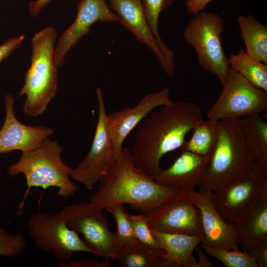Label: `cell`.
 <instances>
[{"label": "cell", "instance_id": "d590c367", "mask_svg": "<svg viewBox=\"0 0 267 267\" xmlns=\"http://www.w3.org/2000/svg\"><path fill=\"white\" fill-rule=\"evenodd\" d=\"M198 256V261L196 262L195 267H214L215 266L211 263L206 258L205 254L201 249H195Z\"/></svg>", "mask_w": 267, "mask_h": 267}, {"label": "cell", "instance_id": "52a82bcc", "mask_svg": "<svg viewBox=\"0 0 267 267\" xmlns=\"http://www.w3.org/2000/svg\"><path fill=\"white\" fill-rule=\"evenodd\" d=\"M27 227L35 245L62 262L70 260L76 252L94 254L79 234L68 226L61 211L34 214L28 220Z\"/></svg>", "mask_w": 267, "mask_h": 267}, {"label": "cell", "instance_id": "5bb4252c", "mask_svg": "<svg viewBox=\"0 0 267 267\" xmlns=\"http://www.w3.org/2000/svg\"><path fill=\"white\" fill-rule=\"evenodd\" d=\"M77 8L74 21L59 37L55 46L54 62L57 68L64 64L65 56L71 48L90 32L92 24L98 21H120L106 0H81L77 3Z\"/></svg>", "mask_w": 267, "mask_h": 267}, {"label": "cell", "instance_id": "f546056e", "mask_svg": "<svg viewBox=\"0 0 267 267\" xmlns=\"http://www.w3.org/2000/svg\"><path fill=\"white\" fill-rule=\"evenodd\" d=\"M27 247L24 236L20 233H11L0 229V255L15 258L22 254Z\"/></svg>", "mask_w": 267, "mask_h": 267}, {"label": "cell", "instance_id": "e0dca14e", "mask_svg": "<svg viewBox=\"0 0 267 267\" xmlns=\"http://www.w3.org/2000/svg\"><path fill=\"white\" fill-rule=\"evenodd\" d=\"M211 194V192L200 190L191 193L201 215L203 233L201 244L240 250L234 224L225 222L221 217L212 202Z\"/></svg>", "mask_w": 267, "mask_h": 267}, {"label": "cell", "instance_id": "ac0fdd59", "mask_svg": "<svg viewBox=\"0 0 267 267\" xmlns=\"http://www.w3.org/2000/svg\"><path fill=\"white\" fill-rule=\"evenodd\" d=\"M209 159L187 151L167 169H161L155 178L159 184L184 193L191 194L201 183Z\"/></svg>", "mask_w": 267, "mask_h": 267}, {"label": "cell", "instance_id": "7a4b0ae2", "mask_svg": "<svg viewBox=\"0 0 267 267\" xmlns=\"http://www.w3.org/2000/svg\"><path fill=\"white\" fill-rule=\"evenodd\" d=\"M99 182L98 189L89 202L102 210L115 204H128L149 215L181 193L159 184L137 168L131 151L124 147Z\"/></svg>", "mask_w": 267, "mask_h": 267}, {"label": "cell", "instance_id": "44dd1931", "mask_svg": "<svg viewBox=\"0 0 267 267\" xmlns=\"http://www.w3.org/2000/svg\"><path fill=\"white\" fill-rule=\"evenodd\" d=\"M242 135L247 147L258 164L267 168V121L260 114L240 119Z\"/></svg>", "mask_w": 267, "mask_h": 267}, {"label": "cell", "instance_id": "2e32d148", "mask_svg": "<svg viewBox=\"0 0 267 267\" xmlns=\"http://www.w3.org/2000/svg\"><path fill=\"white\" fill-rule=\"evenodd\" d=\"M173 101L167 88L147 94L134 107H127L108 114L113 137L114 160L123 147L129 134L149 113L155 108Z\"/></svg>", "mask_w": 267, "mask_h": 267}, {"label": "cell", "instance_id": "e575fe53", "mask_svg": "<svg viewBox=\"0 0 267 267\" xmlns=\"http://www.w3.org/2000/svg\"><path fill=\"white\" fill-rule=\"evenodd\" d=\"M51 0H34L29 3V9L33 17H36L41 10L46 6Z\"/></svg>", "mask_w": 267, "mask_h": 267}, {"label": "cell", "instance_id": "603a6c76", "mask_svg": "<svg viewBox=\"0 0 267 267\" xmlns=\"http://www.w3.org/2000/svg\"><path fill=\"white\" fill-rule=\"evenodd\" d=\"M116 260L121 267H172L165 251L153 250L138 240L118 248Z\"/></svg>", "mask_w": 267, "mask_h": 267}, {"label": "cell", "instance_id": "d4e9b609", "mask_svg": "<svg viewBox=\"0 0 267 267\" xmlns=\"http://www.w3.org/2000/svg\"><path fill=\"white\" fill-rule=\"evenodd\" d=\"M227 60L231 69L255 87L267 91V64L252 58L242 48Z\"/></svg>", "mask_w": 267, "mask_h": 267}, {"label": "cell", "instance_id": "4dcf8cb0", "mask_svg": "<svg viewBox=\"0 0 267 267\" xmlns=\"http://www.w3.org/2000/svg\"><path fill=\"white\" fill-rule=\"evenodd\" d=\"M56 267H111V266L108 260L104 259V261L100 262L94 259L82 260H71V259L61 262L56 265Z\"/></svg>", "mask_w": 267, "mask_h": 267}, {"label": "cell", "instance_id": "6da1fadb", "mask_svg": "<svg viewBox=\"0 0 267 267\" xmlns=\"http://www.w3.org/2000/svg\"><path fill=\"white\" fill-rule=\"evenodd\" d=\"M203 119L198 105L181 100L173 101L153 112L135 135L131 151L135 166L155 179L161 169V158L180 149L186 135Z\"/></svg>", "mask_w": 267, "mask_h": 267}, {"label": "cell", "instance_id": "30bf717a", "mask_svg": "<svg viewBox=\"0 0 267 267\" xmlns=\"http://www.w3.org/2000/svg\"><path fill=\"white\" fill-rule=\"evenodd\" d=\"M102 209L89 202L65 206L61 211L68 226L84 237V241L95 255L116 260L115 235L109 228Z\"/></svg>", "mask_w": 267, "mask_h": 267}, {"label": "cell", "instance_id": "d6a6232c", "mask_svg": "<svg viewBox=\"0 0 267 267\" xmlns=\"http://www.w3.org/2000/svg\"><path fill=\"white\" fill-rule=\"evenodd\" d=\"M248 252L253 258L258 267H267V240L257 245Z\"/></svg>", "mask_w": 267, "mask_h": 267}, {"label": "cell", "instance_id": "9c48e42d", "mask_svg": "<svg viewBox=\"0 0 267 267\" xmlns=\"http://www.w3.org/2000/svg\"><path fill=\"white\" fill-rule=\"evenodd\" d=\"M96 94L98 116L92 144L83 160L71 168L70 173L73 179L89 190L93 189L114 160L111 126L100 88H96Z\"/></svg>", "mask_w": 267, "mask_h": 267}, {"label": "cell", "instance_id": "83f0119b", "mask_svg": "<svg viewBox=\"0 0 267 267\" xmlns=\"http://www.w3.org/2000/svg\"><path fill=\"white\" fill-rule=\"evenodd\" d=\"M144 15L152 35L162 44H165L160 36L158 21L162 11L171 6L175 0H140Z\"/></svg>", "mask_w": 267, "mask_h": 267}, {"label": "cell", "instance_id": "9a60e30c", "mask_svg": "<svg viewBox=\"0 0 267 267\" xmlns=\"http://www.w3.org/2000/svg\"><path fill=\"white\" fill-rule=\"evenodd\" d=\"M14 102L15 98L11 94L5 96V115L0 130V154L15 150L23 152L34 149L54 133L48 126H30L20 122L15 114Z\"/></svg>", "mask_w": 267, "mask_h": 267}, {"label": "cell", "instance_id": "8fae6325", "mask_svg": "<svg viewBox=\"0 0 267 267\" xmlns=\"http://www.w3.org/2000/svg\"><path fill=\"white\" fill-rule=\"evenodd\" d=\"M147 217L151 230L168 233L203 235L200 213L191 194L180 193Z\"/></svg>", "mask_w": 267, "mask_h": 267}, {"label": "cell", "instance_id": "484cf974", "mask_svg": "<svg viewBox=\"0 0 267 267\" xmlns=\"http://www.w3.org/2000/svg\"><path fill=\"white\" fill-rule=\"evenodd\" d=\"M209 256L221 261L225 267H258L253 258L247 252L201 244Z\"/></svg>", "mask_w": 267, "mask_h": 267}, {"label": "cell", "instance_id": "3957f363", "mask_svg": "<svg viewBox=\"0 0 267 267\" xmlns=\"http://www.w3.org/2000/svg\"><path fill=\"white\" fill-rule=\"evenodd\" d=\"M219 121L217 143L198 186L200 191L213 192L263 167L258 164L246 146L240 119Z\"/></svg>", "mask_w": 267, "mask_h": 267}, {"label": "cell", "instance_id": "d6986e66", "mask_svg": "<svg viewBox=\"0 0 267 267\" xmlns=\"http://www.w3.org/2000/svg\"><path fill=\"white\" fill-rule=\"evenodd\" d=\"M233 224L242 251L248 252L267 240V191L260 194Z\"/></svg>", "mask_w": 267, "mask_h": 267}, {"label": "cell", "instance_id": "ba28073f", "mask_svg": "<svg viewBox=\"0 0 267 267\" xmlns=\"http://www.w3.org/2000/svg\"><path fill=\"white\" fill-rule=\"evenodd\" d=\"M221 94L209 109L208 119H241L267 110V91L252 85L229 67Z\"/></svg>", "mask_w": 267, "mask_h": 267}, {"label": "cell", "instance_id": "7c38bea8", "mask_svg": "<svg viewBox=\"0 0 267 267\" xmlns=\"http://www.w3.org/2000/svg\"><path fill=\"white\" fill-rule=\"evenodd\" d=\"M267 191V168L212 192V202L226 222L234 223L245 210L263 192Z\"/></svg>", "mask_w": 267, "mask_h": 267}, {"label": "cell", "instance_id": "ffe728a7", "mask_svg": "<svg viewBox=\"0 0 267 267\" xmlns=\"http://www.w3.org/2000/svg\"><path fill=\"white\" fill-rule=\"evenodd\" d=\"M165 252L172 267H195L193 251L203 240V235L168 233L151 230Z\"/></svg>", "mask_w": 267, "mask_h": 267}, {"label": "cell", "instance_id": "4fadbf2b", "mask_svg": "<svg viewBox=\"0 0 267 267\" xmlns=\"http://www.w3.org/2000/svg\"><path fill=\"white\" fill-rule=\"evenodd\" d=\"M110 7L119 18V23L130 31L141 43L151 50L169 76L176 70L175 55L165 44H161L150 31L140 0H109Z\"/></svg>", "mask_w": 267, "mask_h": 267}, {"label": "cell", "instance_id": "7402d4cb", "mask_svg": "<svg viewBox=\"0 0 267 267\" xmlns=\"http://www.w3.org/2000/svg\"><path fill=\"white\" fill-rule=\"evenodd\" d=\"M236 21L246 53L252 58L267 64V26L251 15L239 14Z\"/></svg>", "mask_w": 267, "mask_h": 267}, {"label": "cell", "instance_id": "1f68e13d", "mask_svg": "<svg viewBox=\"0 0 267 267\" xmlns=\"http://www.w3.org/2000/svg\"><path fill=\"white\" fill-rule=\"evenodd\" d=\"M24 38L23 35H20L18 37L8 39L0 45V63L13 51L20 47Z\"/></svg>", "mask_w": 267, "mask_h": 267}, {"label": "cell", "instance_id": "277c9868", "mask_svg": "<svg viewBox=\"0 0 267 267\" xmlns=\"http://www.w3.org/2000/svg\"><path fill=\"white\" fill-rule=\"evenodd\" d=\"M57 33L47 26L36 33L31 40V64L17 97L26 96L24 113L35 118L43 114L57 91L58 73L54 62Z\"/></svg>", "mask_w": 267, "mask_h": 267}, {"label": "cell", "instance_id": "cb8c5ba5", "mask_svg": "<svg viewBox=\"0 0 267 267\" xmlns=\"http://www.w3.org/2000/svg\"><path fill=\"white\" fill-rule=\"evenodd\" d=\"M192 134L185 140L181 151H187L210 159L216 147L219 135V121L203 119L197 123Z\"/></svg>", "mask_w": 267, "mask_h": 267}, {"label": "cell", "instance_id": "f1b7e54d", "mask_svg": "<svg viewBox=\"0 0 267 267\" xmlns=\"http://www.w3.org/2000/svg\"><path fill=\"white\" fill-rule=\"evenodd\" d=\"M128 218L136 239L147 247L158 251H165L159 241L152 234L146 215H129Z\"/></svg>", "mask_w": 267, "mask_h": 267}, {"label": "cell", "instance_id": "8992f818", "mask_svg": "<svg viewBox=\"0 0 267 267\" xmlns=\"http://www.w3.org/2000/svg\"><path fill=\"white\" fill-rule=\"evenodd\" d=\"M194 16L183 31V38L195 49L200 66L214 74L223 85L229 69L222 45L223 18L205 11Z\"/></svg>", "mask_w": 267, "mask_h": 267}, {"label": "cell", "instance_id": "836d02e7", "mask_svg": "<svg viewBox=\"0 0 267 267\" xmlns=\"http://www.w3.org/2000/svg\"><path fill=\"white\" fill-rule=\"evenodd\" d=\"M213 0H186L185 4L186 11L195 16L198 13L205 11L207 5Z\"/></svg>", "mask_w": 267, "mask_h": 267}, {"label": "cell", "instance_id": "4316f807", "mask_svg": "<svg viewBox=\"0 0 267 267\" xmlns=\"http://www.w3.org/2000/svg\"><path fill=\"white\" fill-rule=\"evenodd\" d=\"M104 209L113 216L116 221L117 232L115 235L117 249L138 240L129 221V214L123 204L111 205Z\"/></svg>", "mask_w": 267, "mask_h": 267}, {"label": "cell", "instance_id": "5b68a950", "mask_svg": "<svg viewBox=\"0 0 267 267\" xmlns=\"http://www.w3.org/2000/svg\"><path fill=\"white\" fill-rule=\"evenodd\" d=\"M64 150L57 140L46 137L35 149L22 152L19 160L7 167L6 173L12 178L23 175L27 192L32 187H55L57 195L67 199L75 194L77 185L70 179L71 168L62 160Z\"/></svg>", "mask_w": 267, "mask_h": 267}]
</instances>
